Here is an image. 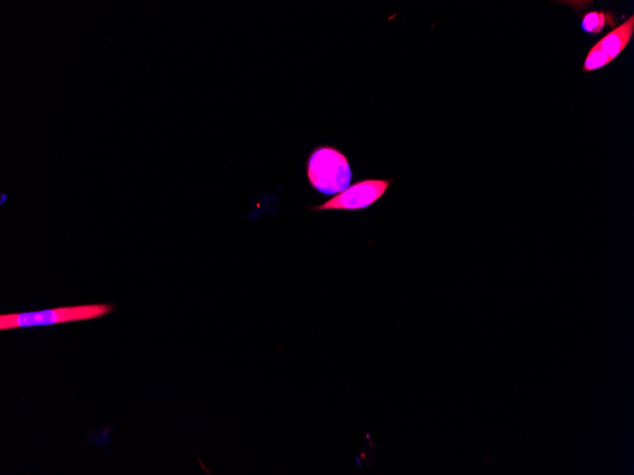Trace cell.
<instances>
[{"label":"cell","instance_id":"1","mask_svg":"<svg viewBox=\"0 0 634 475\" xmlns=\"http://www.w3.org/2000/svg\"><path fill=\"white\" fill-rule=\"evenodd\" d=\"M306 175L311 187L325 196L346 190L352 177L349 158L338 147L328 144L311 150L306 162Z\"/></svg>","mask_w":634,"mask_h":475},{"label":"cell","instance_id":"2","mask_svg":"<svg viewBox=\"0 0 634 475\" xmlns=\"http://www.w3.org/2000/svg\"><path fill=\"white\" fill-rule=\"evenodd\" d=\"M111 304L74 305L35 311V312L10 313L0 316V329L11 330L21 327L51 326V324L72 323L91 320L108 315L114 310Z\"/></svg>","mask_w":634,"mask_h":475},{"label":"cell","instance_id":"3","mask_svg":"<svg viewBox=\"0 0 634 475\" xmlns=\"http://www.w3.org/2000/svg\"><path fill=\"white\" fill-rule=\"evenodd\" d=\"M392 180L364 179L350 185L318 206H311L308 210L321 213L327 211H344V212H358L374 206L388 193Z\"/></svg>","mask_w":634,"mask_h":475},{"label":"cell","instance_id":"4","mask_svg":"<svg viewBox=\"0 0 634 475\" xmlns=\"http://www.w3.org/2000/svg\"><path fill=\"white\" fill-rule=\"evenodd\" d=\"M633 32L634 16H631L624 23L599 41L600 48L613 60L630 43Z\"/></svg>","mask_w":634,"mask_h":475},{"label":"cell","instance_id":"5","mask_svg":"<svg viewBox=\"0 0 634 475\" xmlns=\"http://www.w3.org/2000/svg\"><path fill=\"white\" fill-rule=\"evenodd\" d=\"M611 61L613 59L606 54L603 49L600 48L599 44L596 43V45L592 47L588 55H587L585 63H584L583 71L589 72L594 71V69H599L602 68V66L608 65Z\"/></svg>","mask_w":634,"mask_h":475},{"label":"cell","instance_id":"6","mask_svg":"<svg viewBox=\"0 0 634 475\" xmlns=\"http://www.w3.org/2000/svg\"><path fill=\"white\" fill-rule=\"evenodd\" d=\"M606 21H607V13L605 12L588 13L584 16L581 28L584 32L596 35L604 29Z\"/></svg>","mask_w":634,"mask_h":475},{"label":"cell","instance_id":"7","mask_svg":"<svg viewBox=\"0 0 634 475\" xmlns=\"http://www.w3.org/2000/svg\"><path fill=\"white\" fill-rule=\"evenodd\" d=\"M366 457H367V454H366V452H361V454H360V458H362V459H366Z\"/></svg>","mask_w":634,"mask_h":475},{"label":"cell","instance_id":"8","mask_svg":"<svg viewBox=\"0 0 634 475\" xmlns=\"http://www.w3.org/2000/svg\"><path fill=\"white\" fill-rule=\"evenodd\" d=\"M356 461H357L358 465H359V467H362V464H361L360 461V457H356Z\"/></svg>","mask_w":634,"mask_h":475}]
</instances>
